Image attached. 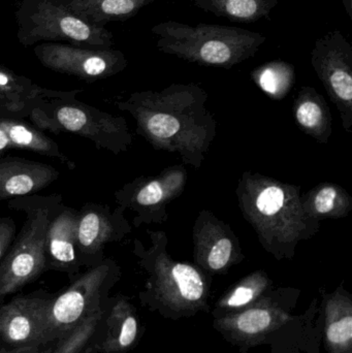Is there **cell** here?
I'll return each instance as SVG.
<instances>
[{"label": "cell", "mask_w": 352, "mask_h": 353, "mask_svg": "<svg viewBox=\"0 0 352 353\" xmlns=\"http://www.w3.org/2000/svg\"><path fill=\"white\" fill-rule=\"evenodd\" d=\"M271 323L268 311L254 309L243 313L238 319V327L244 333L256 334L264 331Z\"/></svg>", "instance_id": "21"}, {"label": "cell", "mask_w": 352, "mask_h": 353, "mask_svg": "<svg viewBox=\"0 0 352 353\" xmlns=\"http://www.w3.org/2000/svg\"><path fill=\"white\" fill-rule=\"evenodd\" d=\"M54 294L45 292L12 299L0 306V345L39 350L48 343V314Z\"/></svg>", "instance_id": "6"}, {"label": "cell", "mask_w": 352, "mask_h": 353, "mask_svg": "<svg viewBox=\"0 0 352 353\" xmlns=\"http://www.w3.org/2000/svg\"><path fill=\"white\" fill-rule=\"evenodd\" d=\"M8 207L24 212L26 220L0 263V306L6 296L22 290L48 271V228L63 203L60 194H34L10 199Z\"/></svg>", "instance_id": "2"}, {"label": "cell", "mask_w": 352, "mask_h": 353, "mask_svg": "<svg viewBox=\"0 0 352 353\" xmlns=\"http://www.w3.org/2000/svg\"><path fill=\"white\" fill-rule=\"evenodd\" d=\"M103 307L87 316L76 327L54 341L43 346L39 353H83L90 342L97 323L103 315Z\"/></svg>", "instance_id": "16"}, {"label": "cell", "mask_w": 352, "mask_h": 353, "mask_svg": "<svg viewBox=\"0 0 352 353\" xmlns=\"http://www.w3.org/2000/svg\"><path fill=\"white\" fill-rule=\"evenodd\" d=\"M17 226L12 217L0 218V263L14 242Z\"/></svg>", "instance_id": "24"}, {"label": "cell", "mask_w": 352, "mask_h": 353, "mask_svg": "<svg viewBox=\"0 0 352 353\" xmlns=\"http://www.w3.org/2000/svg\"><path fill=\"white\" fill-rule=\"evenodd\" d=\"M60 173L51 165L18 157L0 159V201L39 192L55 182Z\"/></svg>", "instance_id": "11"}, {"label": "cell", "mask_w": 352, "mask_h": 353, "mask_svg": "<svg viewBox=\"0 0 352 353\" xmlns=\"http://www.w3.org/2000/svg\"><path fill=\"white\" fill-rule=\"evenodd\" d=\"M120 218L117 212L95 203H87L78 210L76 224V255L81 267L99 265L103 259V247L118 239Z\"/></svg>", "instance_id": "9"}, {"label": "cell", "mask_w": 352, "mask_h": 353, "mask_svg": "<svg viewBox=\"0 0 352 353\" xmlns=\"http://www.w3.org/2000/svg\"><path fill=\"white\" fill-rule=\"evenodd\" d=\"M291 68L283 62H272L260 68L258 83L262 90L269 94H277L289 84Z\"/></svg>", "instance_id": "17"}, {"label": "cell", "mask_w": 352, "mask_h": 353, "mask_svg": "<svg viewBox=\"0 0 352 353\" xmlns=\"http://www.w3.org/2000/svg\"><path fill=\"white\" fill-rule=\"evenodd\" d=\"M204 12L235 23L258 22L269 18L279 0H191Z\"/></svg>", "instance_id": "15"}, {"label": "cell", "mask_w": 352, "mask_h": 353, "mask_svg": "<svg viewBox=\"0 0 352 353\" xmlns=\"http://www.w3.org/2000/svg\"><path fill=\"white\" fill-rule=\"evenodd\" d=\"M93 24L105 26L113 21L136 16L154 0H54Z\"/></svg>", "instance_id": "12"}, {"label": "cell", "mask_w": 352, "mask_h": 353, "mask_svg": "<svg viewBox=\"0 0 352 353\" xmlns=\"http://www.w3.org/2000/svg\"><path fill=\"white\" fill-rule=\"evenodd\" d=\"M0 353H39V352L33 350H8V348L0 347Z\"/></svg>", "instance_id": "30"}, {"label": "cell", "mask_w": 352, "mask_h": 353, "mask_svg": "<svg viewBox=\"0 0 352 353\" xmlns=\"http://www.w3.org/2000/svg\"><path fill=\"white\" fill-rule=\"evenodd\" d=\"M0 125L6 130L10 148L25 149L43 157H51L70 170L76 168V163L62 152L59 145L43 132L23 122L12 119H0Z\"/></svg>", "instance_id": "14"}, {"label": "cell", "mask_w": 352, "mask_h": 353, "mask_svg": "<svg viewBox=\"0 0 352 353\" xmlns=\"http://www.w3.org/2000/svg\"><path fill=\"white\" fill-rule=\"evenodd\" d=\"M17 37L25 47L68 41L92 49H110L114 37L105 26L76 16L54 0H22L16 12Z\"/></svg>", "instance_id": "3"}, {"label": "cell", "mask_w": 352, "mask_h": 353, "mask_svg": "<svg viewBox=\"0 0 352 353\" xmlns=\"http://www.w3.org/2000/svg\"><path fill=\"white\" fill-rule=\"evenodd\" d=\"M352 337V319L345 317L339 323H334L329 327L328 338L332 343L341 344L349 341Z\"/></svg>", "instance_id": "25"}, {"label": "cell", "mask_w": 352, "mask_h": 353, "mask_svg": "<svg viewBox=\"0 0 352 353\" xmlns=\"http://www.w3.org/2000/svg\"><path fill=\"white\" fill-rule=\"evenodd\" d=\"M312 65L327 86L343 101L352 99V47L339 30L316 39L311 52Z\"/></svg>", "instance_id": "8"}, {"label": "cell", "mask_w": 352, "mask_h": 353, "mask_svg": "<svg viewBox=\"0 0 352 353\" xmlns=\"http://www.w3.org/2000/svg\"><path fill=\"white\" fill-rule=\"evenodd\" d=\"M72 95L63 99H53L45 103L48 108L37 107L31 110L32 121L43 130L57 132H66L90 140L97 148L115 151L117 136V120L109 114L85 105Z\"/></svg>", "instance_id": "4"}, {"label": "cell", "mask_w": 352, "mask_h": 353, "mask_svg": "<svg viewBox=\"0 0 352 353\" xmlns=\"http://www.w3.org/2000/svg\"><path fill=\"white\" fill-rule=\"evenodd\" d=\"M173 277L185 300L196 301L204 294V283L198 272L190 265L178 263L174 267Z\"/></svg>", "instance_id": "18"}, {"label": "cell", "mask_w": 352, "mask_h": 353, "mask_svg": "<svg viewBox=\"0 0 352 353\" xmlns=\"http://www.w3.org/2000/svg\"><path fill=\"white\" fill-rule=\"evenodd\" d=\"M161 52L204 65L229 68L256 55L266 37L225 25L165 21L151 28Z\"/></svg>", "instance_id": "1"}, {"label": "cell", "mask_w": 352, "mask_h": 353, "mask_svg": "<svg viewBox=\"0 0 352 353\" xmlns=\"http://www.w3.org/2000/svg\"><path fill=\"white\" fill-rule=\"evenodd\" d=\"M112 268L111 261H103L72 278L64 292L53 296L48 314V343L103 308L101 299L109 285Z\"/></svg>", "instance_id": "5"}, {"label": "cell", "mask_w": 352, "mask_h": 353, "mask_svg": "<svg viewBox=\"0 0 352 353\" xmlns=\"http://www.w3.org/2000/svg\"><path fill=\"white\" fill-rule=\"evenodd\" d=\"M231 252V243L227 239L218 241L209 254V265L212 269L220 270L227 265Z\"/></svg>", "instance_id": "22"}, {"label": "cell", "mask_w": 352, "mask_h": 353, "mask_svg": "<svg viewBox=\"0 0 352 353\" xmlns=\"http://www.w3.org/2000/svg\"><path fill=\"white\" fill-rule=\"evenodd\" d=\"M68 93L41 88L29 79L18 76L0 63V111H22L39 97L62 99L68 97Z\"/></svg>", "instance_id": "13"}, {"label": "cell", "mask_w": 352, "mask_h": 353, "mask_svg": "<svg viewBox=\"0 0 352 353\" xmlns=\"http://www.w3.org/2000/svg\"><path fill=\"white\" fill-rule=\"evenodd\" d=\"M298 121L305 128H314L322 118L320 105L314 101H305L297 111Z\"/></svg>", "instance_id": "23"}, {"label": "cell", "mask_w": 352, "mask_h": 353, "mask_svg": "<svg viewBox=\"0 0 352 353\" xmlns=\"http://www.w3.org/2000/svg\"><path fill=\"white\" fill-rule=\"evenodd\" d=\"M41 65L54 72L76 77L87 82L109 78L126 68L121 51L92 49L65 43H43L33 49Z\"/></svg>", "instance_id": "7"}, {"label": "cell", "mask_w": 352, "mask_h": 353, "mask_svg": "<svg viewBox=\"0 0 352 353\" xmlns=\"http://www.w3.org/2000/svg\"><path fill=\"white\" fill-rule=\"evenodd\" d=\"M180 123L173 116L167 114H155L147 121V130L156 138L169 139L177 134Z\"/></svg>", "instance_id": "20"}, {"label": "cell", "mask_w": 352, "mask_h": 353, "mask_svg": "<svg viewBox=\"0 0 352 353\" xmlns=\"http://www.w3.org/2000/svg\"><path fill=\"white\" fill-rule=\"evenodd\" d=\"M8 148H10V142H8V136L6 130L0 125V157Z\"/></svg>", "instance_id": "29"}, {"label": "cell", "mask_w": 352, "mask_h": 353, "mask_svg": "<svg viewBox=\"0 0 352 353\" xmlns=\"http://www.w3.org/2000/svg\"><path fill=\"white\" fill-rule=\"evenodd\" d=\"M284 205V193L277 186L265 188L256 199L258 211L266 216H273L280 211Z\"/></svg>", "instance_id": "19"}, {"label": "cell", "mask_w": 352, "mask_h": 353, "mask_svg": "<svg viewBox=\"0 0 352 353\" xmlns=\"http://www.w3.org/2000/svg\"><path fill=\"white\" fill-rule=\"evenodd\" d=\"M163 188L158 182H152L143 187L136 194V203L141 205H152L158 203L163 197Z\"/></svg>", "instance_id": "26"}, {"label": "cell", "mask_w": 352, "mask_h": 353, "mask_svg": "<svg viewBox=\"0 0 352 353\" xmlns=\"http://www.w3.org/2000/svg\"><path fill=\"white\" fill-rule=\"evenodd\" d=\"M253 298V292L248 288H240L236 290L235 294L229 299V305L231 307L243 306L247 304Z\"/></svg>", "instance_id": "28"}, {"label": "cell", "mask_w": 352, "mask_h": 353, "mask_svg": "<svg viewBox=\"0 0 352 353\" xmlns=\"http://www.w3.org/2000/svg\"><path fill=\"white\" fill-rule=\"evenodd\" d=\"M343 4H344L345 10H346L347 14L349 17H352V0H342Z\"/></svg>", "instance_id": "31"}, {"label": "cell", "mask_w": 352, "mask_h": 353, "mask_svg": "<svg viewBox=\"0 0 352 353\" xmlns=\"http://www.w3.org/2000/svg\"><path fill=\"white\" fill-rule=\"evenodd\" d=\"M337 192L334 187H324L318 192L315 199V207L320 213L326 214L334 208Z\"/></svg>", "instance_id": "27"}, {"label": "cell", "mask_w": 352, "mask_h": 353, "mask_svg": "<svg viewBox=\"0 0 352 353\" xmlns=\"http://www.w3.org/2000/svg\"><path fill=\"white\" fill-rule=\"evenodd\" d=\"M78 210L62 207L50 222L45 236L47 270L68 274L70 279L80 274L76 255Z\"/></svg>", "instance_id": "10"}]
</instances>
